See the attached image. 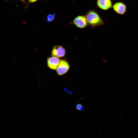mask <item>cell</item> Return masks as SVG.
Listing matches in <instances>:
<instances>
[{"label":"cell","instance_id":"2","mask_svg":"<svg viewBox=\"0 0 138 138\" xmlns=\"http://www.w3.org/2000/svg\"><path fill=\"white\" fill-rule=\"evenodd\" d=\"M70 23L80 29L85 28L88 25L85 16L83 15L77 16L71 21Z\"/></svg>","mask_w":138,"mask_h":138},{"label":"cell","instance_id":"7","mask_svg":"<svg viewBox=\"0 0 138 138\" xmlns=\"http://www.w3.org/2000/svg\"><path fill=\"white\" fill-rule=\"evenodd\" d=\"M60 61L58 58L54 56L48 57L47 59L48 66L51 69L56 70Z\"/></svg>","mask_w":138,"mask_h":138},{"label":"cell","instance_id":"1","mask_svg":"<svg viewBox=\"0 0 138 138\" xmlns=\"http://www.w3.org/2000/svg\"><path fill=\"white\" fill-rule=\"evenodd\" d=\"M88 25L92 28L103 25L104 20L95 10L91 9L88 11L85 15Z\"/></svg>","mask_w":138,"mask_h":138},{"label":"cell","instance_id":"9","mask_svg":"<svg viewBox=\"0 0 138 138\" xmlns=\"http://www.w3.org/2000/svg\"><path fill=\"white\" fill-rule=\"evenodd\" d=\"M76 108L77 110L80 111L83 110L84 109V106L82 105L77 103L76 106Z\"/></svg>","mask_w":138,"mask_h":138},{"label":"cell","instance_id":"4","mask_svg":"<svg viewBox=\"0 0 138 138\" xmlns=\"http://www.w3.org/2000/svg\"><path fill=\"white\" fill-rule=\"evenodd\" d=\"M112 8L114 12L119 15H124L127 10V5L121 1L117 2L113 4Z\"/></svg>","mask_w":138,"mask_h":138},{"label":"cell","instance_id":"3","mask_svg":"<svg viewBox=\"0 0 138 138\" xmlns=\"http://www.w3.org/2000/svg\"><path fill=\"white\" fill-rule=\"evenodd\" d=\"M70 67V64L67 61L64 59L60 60L56 69V73L59 76L63 75L68 72Z\"/></svg>","mask_w":138,"mask_h":138},{"label":"cell","instance_id":"11","mask_svg":"<svg viewBox=\"0 0 138 138\" xmlns=\"http://www.w3.org/2000/svg\"><path fill=\"white\" fill-rule=\"evenodd\" d=\"M9 0H6V1H8ZM21 1L23 3H25V2L26 0H19Z\"/></svg>","mask_w":138,"mask_h":138},{"label":"cell","instance_id":"5","mask_svg":"<svg viewBox=\"0 0 138 138\" xmlns=\"http://www.w3.org/2000/svg\"><path fill=\"white\" fill-rule=\"evenodd\" d=\"M96 5L97 7L105 11L112 8L113 5L112 0H97Z\"/></svg>","mask_w":138,"mask_h":138},{"label":"cell","instance_id":"10","mask_svg":"<svg viewBox=\"0 0 138 138\" xmlns=\"http://www.w3.org/2000/svg\"><path fill=\"white\" fill-rule=\"evenodd\" d=\"M39 0H28V3L27 5L30 3H33L37 2Z\"/></svg>","mask_w":138,"mask_h":138},{"label":"cell","instance_id":"6","mask_svg":"<svg viewBox=\"0 0 138 138\" xmlns=\"http://www.w3.org/2000/svg\"><path fill=\"white\" fill-rule=\"evenodd\" d=\"M66 50L65 48L61 45L55 46L51 51V55L58 58H61L64 56L66 54Z\"/></svg>","mask_w":138,"mask_h":138},{"label":"cell","instance_id":"8","mask_svg":"<svg viewBox=\"0 0 138 138\" xmlns=\"http://www.w3.org/2000/svg\"><path fill=\"white\" fill-rule=\"evenodd\" d=\"M56 16L55 13L49 14L47 15L46 20L48 23H49L53 21L55 18Z\"/></svg>","mask_w":138,"mask_h":138}]
</instances>
